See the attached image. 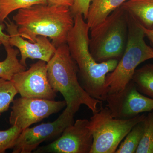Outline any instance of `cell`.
Returning <instances> with one entry per match:
<instances>
[{
	"instance_id": "cell-1",
	"label": "cell",
	"mask_w": 153,
	"mask_h": 153,
	"mask_svg": "<svg viewBox=\"0 0 153 153\" xmlns=\"http://www.w3.org/2000/svg\"><path fill=\"white\" fill-rule=\"evenodd\" d=\"M89 30L83 16L76 15L66 44L78 67L80 85L92 98L105 101L108 94L105 77L114 70L119 60L113 59L101 63L96 61L89 50Z\"/></svg>"
},
{
	"instance_id": "cell-2",
	"label": "cell",
	"mask_w": 153,
	"mask_h": 153,
	"mask_svg": "<svg viewBox=\"0 0 153 153\" xmlns=\"http://www.w3.org/2000/svg\"><path fill=\"white\" fill-rule=\"evenodd\" d=\"M18 33L24 39L36 42L39 36L51 39L56 48L67 43L74 25L69 8L38 4L19 10L13 16Z\"/></svg>"
},
{
	"instance_id": "cell-3",
	"label": "cell",
	"mask_w": 153,
	"mask_h": 153,
	"mask_svg": "<svg viewBox=\"0 0 153 153\" xmlns=\"http://www.w3.org/2000/svg\"><path fill=\"white\" fill-rule=\"evenodd\" d=\"M78 73V67L67 44L57 47L47 63V77L51 87L56 93L59 92L63 95L66 106L78 111L83 105L95 113L102 101L92 98L83 89L79 83Z\"/></svg>"
},
{
	"instance_id": "cell-4",
	"label": "cell",
	"mask_w": 153,
	"mask_h": 153,
	"mask_svg": "<svg viewBox=\"0 0 153 153\" xmlns=\"http://www.w3.org/2000/svg\"><path fill=\"white\" fill-rule=\"evenodd\" d=\"M128 13L121 6L90 30L89 50L96 61L121 58L128 39Z\"/></svg>"
},
{
	"instance_id": "cell-5",
	"label": "cell",
	"mask_w": 153,
	"mask_h": 153,
	"mask_svg": "<svg viewBox=\"0 0 153 153\" xmlns=\"http://www.w3.org/2000/svg\"><path fill=\"white\" fill-rule=\"evenodd\" d=\"M128 15V39L125 50L114 70L105 77L108 94L123 89L131 81L137 67L153 59V49L145 42L146 36L141 25Z\"/></svg>"
},
{
	"instance_id": "cell-6",
	"label": "cell",
	"mask_w": 153,
	"mask_h": 153,
	"mask_svg": "<svg viewBox=\"0 0 153 153\" xmlns=\"http://www.w3.org/2000/svg\"><path fill=\"white\" fill-rule=\"evenodd\" d=\"M142 114L129 120L113 117L107 107L101 108L90 118L89 127L93 137L90 153H114L123 140L137 123L144 120Z\"/></svg>"
},
{
	"instance_id": "cell-7",
	"label": "cell",
	"mask_w": 153,
	"mask_h": 153,
	"mask_svg": "<svg viewBox=\"0 0 153 153\" xmlns=\"http://www.w3.org/2000/svg\"><path fill=\"white\" fill-rule=\"evenodd\" d=\"M77 112L71 107L66 106L57 119L22 131L13 148V153H31L45 141L60 136L67 127L74 123V116Z\"/></svg>"
},
{
	"instance_id": "cell-8",
	"label": "cell",
	"mask_w": 153,
	"mask_h": 153,
	"mask_svg": "<svg viewBox=\"0 0 153 153\" xmlns=\"http://www.w3.org/2000/svg\"><path fill=\"white\" fill-rule=\"evenodd\" d=\"M12 103L9 122L22 131L59 112L66 106L65 100L22 97L14 99Z\"/></svg>"
},
{
	"instance_id": "cell-9",
	"label": "cell",
	"mask_w": 153,
	"mask_h": 153,
	"mask_svg": "<svg viewBox=\"0 0 153 153\" xmlns=\"http://www.w3.org/2000/svg\"><path fill=\"white\" fill-rule=\"evenodd\" d=\"M106 107L113 117L129 120L153 110V99L142 94L131 81L121 90L107 95Z\"/></svg>"
},
{
	"instance_id": "cell-10",
	"label": "cell",
	"mask_w": 153,
	"mask_h": 153,
	"mask_svg": "<svg viewBox=\"0 0 153 153\" xmlns=\"http://www.w3.org/2000/svg\"><path fill=\"white\" fill-rule=\"evenodd\" d=\"M87 119L77 120L54 141L36 149L34 153H90L93 137Z\"/></svg>"
},
{
	"instance_id": "cell-11",
	"label": "cell",
	"mask_w": 153,
	"mask_h": 153,
	"mask_svg": "<svg viewBox=\"0 0 153 153\" xmlns=\"http://www.w3.org/2000/svg\"><path fill=\"white\" fill-rule=\"evenodd\" d=\"M11 81L22 97L55 100L56 92L52 89L47 74V63L39 60L28 70L19 72Z\"/></svg>"
},
{
	"instance_id": "cell-12",
	"label": "cell",
	"mask_w": 153,
	"mask_h": 153,
	"mask_svg": "<svg viewBox=\"0 0 153 153\" xmlns=\"http://www.w3.org/2000/svg\"><path fill=\"white\" fill-rule=\"evenodd\" d=\"M6 24L10 36L9 44L18 48L21 55L20 62L24 66H27L28 59H38L47 63L55 54L57 48L47 37L38 36L35 42L27 41L19 35L15 22L9 21Z\"/></svg>"
},
{
	"instance_id": "cell-13",
	"label": "cell",
	"mask_w": 153,
	"mask_h": 153,
	"mask_svg": "<svg viewBox=\"0 0 153 153\" xmlns=\"http://www.w3.org/2000/svg\"><path fill=\"white\" fill-rule=\"evenodd\" d=\"M127 0H91L86 22L90 30L104 21Z\"/></svg>"
},
{
	"instance_id": "cell-14",
	"label": "cell",
	"mask_w": 153,
	"mask_h": 153,
	"mask_svg": "<svg viewBox=\"0 0 153 153\" xmlns=\"http://www.w3.org/2000/svg\"><path fill=\"white\" fill-rule=\"evenodd\" d=\"M121 6L143 27L153 28V0H127Z\"/></svg>"
},
{
	"instance_id": "cell-15",
	"label": "cell",
	"mask_w": 153,
	"mask_h": 153,
	"mask_svg": "<svg viewBox=\"0 0 153 153\" xmlns=\"http://www.w3.org/2000/svg\"><path fill=\"white\" fill-rule=\"evenodd\" d=\"M5 47L7 55L4 61L0 62V78L11 81L15 74L26 70V66L18 59V49H14L10 44Z\"/></svg>"
},
{
	"instance_id": "cell-16",
	"label": "cell",
	"mask_w": 153,
	"mask_h": 153,
	"mask_svg": "<svg viewBox=\"0 0 153 153\" xmlns=\"http://www.w3.org/2000/svg\"><path fill=\"white\" fill-rule=\"evenodd\" d=\"M131 81L139 92L153 99V64H147L136 69Z\"/></svg>"
},
{
	"instance_id": "cell-17",
	"label": "cell",
	"mask_w": 153,
	"mask_h": 153,
	"mask_svg": "<svg viewBox=\"0 0 153 153\" xmlns=\"http://www.w3.org/2000/svg\"><path fill=\"white\" fill-rule=\"evenodd\" d=\"M143 120L135 125L127 134L123 141L116 151V153H135L142 137Z\"/></svg>"
},
{
	"instance_id": "cell-18",
	"label": "cell",
	"mask_w": 153,
	"mask_h": 153,
	"mask_svg": "<svg viewBox=\"0 0 153 153\" xmlns=\"http://www.w3.org/2000/svg\"><path fill=\"white\" fill-rule=\"evenodd\" d=\"M47 0H0V24L14 11L38 4H47Z\"/></svg>"
},
{
	"instance_id": "cell-19",
	"label": "cell",
	"mask_w": 153,
	"mask_h": 153,
	"mask_svg": "<svg viewBox=\"0 0 153 153\" xmlns=\"http://www.w3.org/2000/svg\"><path fill=\"white\" fill-rule=\"evenodd\" d=\"M142 137L136 153H153V113L146 115Z\"/></svg>"
},
{
	"instance_id": "cell-20",
	"label": "cell",
	"mask_w": 153,
	"mask_h": 153,
	"mask_svg": "<svg viewBox=\"0 0 153 153\" xmlns=\"http://www.w3.org/2000/svg\"><path fill=\"white\" fill-rule=\"evenodd\" d=\"M18 94L12 81L0 78V114L8 111Z\"/></svg>"
},
{
	"instance_id": "cell-21",
	"label": "cell",
	"mask_w": 153,
	"mask_h": 153,
	"mask_svg": "<svg viewBox=\"0 0 153 153\" xmlns=\"http://www.w3.org/2000/svg\"><path fill=\"white\" fill-rule=\"evenodd\" d=\"M22 131L14 126L6 130L0 131V153H5L7 150L13 149Z\"/></svg>"
},
{
	"instance_id": "cell-22",
	"label": "cell",
	"mask_w": 153,
	"mask_h": 153,
	"mask_svg": "<svg viewBox=\"0 0 153 153\" xmlns=\"http://www.w3.org/2000/svg\"><path fill=\"white\" fill-rule=\"evenodd\" d=\"M90 3L91 0H74L73 6L70 8L74 18L76 15H81L86 20Z\"/></svg>"
},
{
	"instance_id": "cell-23",
	"label": "cell",
	"mask_w": 153,
	"mask_h": 153,
	"mask_svg": "<svg viewBox=\"0 0 153 153\" xmlns=\"http://www.w3.org/2000/svg\"><path fill=\"white\" fill-rule=\"evenodd\" d=\"M74 0H47V4L50 5L68 7L73 6Z\"/></svg>"
},
{
	"instance_id": "cell-24",
	"label": "cell",
	"mask_w": 153,
	"mask_h": 153,
	"mask_svg": "<svg viewBox=\"0 0 153 153\" xmlns=\"http://www.w3.org/2000/svg\"><path fill=\"white\" fill-rule=\"evenodd\" d=\"M4 25L0 24V38L1 40L2 43L4 45V46H7L9 44V39H10V36L9 35H7L5 34L3 32L4 30Z\"/></svg>"
},
{
	"instance_id": "cell-25",
	"label": "cell",
	"mask_w": 153,
	"mask_h": 153,
	"mask_svg": "<svg viewBox=\"0 0 153 153\" xmlns=\"http://www.w3.org/2000/svg\"><path fill=\"white\" fill-rule=\"evenodd\" d=\"M141 26L144 32L146 37H147L153 45V28L152 29H147L143 27L142 25H141Z\"/></svg>"
},
{
	"instance_id": "cell-26",
	"label": "cell",
	"mask_w": 153,
	"mask_h": 153,
	"mask_svg": "<svg viewBox=\"0 0 153 153\" xmlns=\"http://www.w3.org/2000/svg\"><path fill=\"white\" fill-rule=\"evenodd\" d=\"M2 44V43L1 40V38H0V46H1V44Z\"/></svg>"
},
{
	"instance_id": "cell-27",
	"label": "cell",
	"mask_w": 153,
	"mask_h": 153,
	"mask_svg": "<svg viewBox=\"0 0 153 153\" xmlns=\"http://www.w3.org/2000/svg\"><path fill=\"white\" fill-rule=\"evenodd\" d=\"M152 112L153 113V110L152 111Z\"/></svg>"
}]
</instances>
